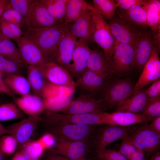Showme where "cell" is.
<instances>
[{"label":"cell","instance_id":"cell-25","mask_svg":"<svg viewBox=\"0 0 160 160\" xmlns=\"http://www.w3.org/2000/svg\"><path fill=\"white\" fill-rule=\"evenodd\" d=\"M106 124L127 126L149 123L146 118L141 114L125 112L106 113Z\"/></svg>","mask_w":160,"mask_h":160},{"label":"cell","instance_id":"cell-18","mask_svg":"<svg viewBox=\"0 0 160 160\" xmlns=\"http://www.w3.org/2000/svg\"><path fill=\"white\" fill-rule=\"evenodd\" d=\"M88 44L83 39L77 40L72 58L73 63L67 69L70 73L77 78L87 68L89 58L92 51Z\"/></svg>","mask_w":160,"mask_h":160},{"label":"cell","instance_id":"cell-5","mask_svg":"<svg viewBox=\"0 0 160 160\" xmlns=\"http://www.w3.org/2000/svg\"><path fill=\"white\" fill-rule=\"evenodd\" d=\"M148 124H138L127 135L145 156H151L158 151L160 148V135L150 129Z\"/></svg>","mask_w":160,"mask_h":160},{"label":"cell","instance_id":"cell-56","mask_svg":"<svg viewBox=\"0 0 160 160\" xmlns=\"http://www.w3.org/2000/svg\"><path fill=\"white\" fill-rule=\"evenodd\" d=\"M0 160H7L6 156L1 151L0 148Z\"/></svg>","mask_w":160,"mask_h":160},{"label":"cell","instance_id":"cell-28","mask_svg":"<svg viewBox=\"0 0 160 160\" xmlns=\"http://www.w3.org/2000/svg\"><path fill=\"white\" fill-rule=\"evenodd\" d=\"M54 18L57 24L65 22L68 0H39Z\"/></svg>","mask_w":160,"mask_h":160},{"label":"cell","instance_id":"cell-46","mask_svg":"<svg viewBox=\"0 0 160 160\" xmlns=\"http://www.w3.org/2000/svg\"><path fill=\"white\" fill-rule=\"evenodd\" d=\"M0 30L2 34L7 37L9 39H12L15 41L16 40L12 33L7 22L2 18L0 20Z\"/></svg>","mask_w":160,"mask_h":160},{"label":"cell","instance_id":"cell-53","mask_svg":"<svg viewBox=\"0 0 160 160\" xmlns=\"http://www.w3.org/2000/svg\"><path fill=\"white\" fill-rule=\"evenodd\" d=\"M11 160H26L23 153L21 151L17 153Z\"/></svg>","mask_w":160,"mask_h":160},{"label":"cell","instance_id":"cell-34","mask_svg":"<svg viewBox=\"0 0 160 160\" xmlns=\"http://www.w3.org/2000/svg\"><path fill=\"white\" fill-rule=\"evenodd\" d=\"M1 18L8 22L16 25L20 28L24 29V30L27 28L26 22L23 17L15 9L11 7L9 5L8 2Z\"/></svg>","mask_w":160,"mask_h":160},{"label":"cell","instance_id":"cell-57","mask_svg":"<svg viewBox=\"0 0 160 160\" xmlns=\"http://www.w3.org/2000/svg\"><path fill=\"white\" fill-rule=\"evenodd\" d=\"M9 39L4 35L0 30V41L3 39Z\"/></svg>","mask_w":160,"mask_h":160},{"label":"cell","instance_id":"cell-17","mask_svg":"<svg viewBox=\"0 0 160 160\" xmlns=\"http://www.w3.org/2000/svg\"><path fill=\"white\" fill-rule=\"evenodd\" d=\"M68 27L60 39L53 61L67 70L72 61L77 40L70 33Z\"/></svg>","mask_w":160,"mask_h":160},{"label":"cell","instance_id":"cell-16","mask_svg":"<svg viewBox=\"0 0 160 160\" xmlns=\"http://www.w3.org/2000/svg\"><path fill=\"white\" fill-rule=\"evenodd\" d=\"M108 80L87 68L75 82L76 88L82 92V93L93 97L99 93H102V95Z\"/></svg>","mask_w":160,"mask_h":160},{"label":"cell","instance_id":"cell-23","mask_svg":"<svg viewBox=\"0 0 160 160\" xmlns=\"http://www.w3.org/2000/svg\"><path fill=\"white\" fill-rule=\"evenodd\" d=\"M87 68L106 79H108L114 73L104 53L97 50H92L89 58Z\"/></svg>","mask_w":160,"mask_h":160},{"label":"cell","instance_id":"cell-12","mask_svg":"<svg viewBox=\"0 0 160 160\" xmlns=\"http://www.w3.org/2000/svg\"><path fill=\"white\" fill-rule=\"evenodd\" d=\"M92 149V145L86 142L59 139H56V143L52 147V152L70 160H81L85 158Z\"/></svg>","mask_w":160,"mask_h":160},{"label":"cell","instance_id":"cell-14","mask_svg":"<svg viewBox=\"0 0 160 160\" xmlns=\"http://www.w3.org/2000/svg\"><path fill=\"white\" fill-rule=\"evenodd\" d=\"M159 52L155 47L150 58L142 70L138 81L132 90L129 97L145 86L160 78V61Z\"/></svg>","mask_w":160,"mask_h":160},{"label":"cell","instance_id":"cell-47","mask_svg":"<svg viewBox=\"0 0 160 160\" xmlns=\"http://www.w3.org/2000/svg\"><path fill=\"white\" fill-rule=\"evenodd\" d=\"M2 74L0 72V92L5 94L12 97H14V94L5 84L2 79Z\"/></svg>","mask_w":160,"mask_h":160},{"label":"cell","instance_id":"cell-15","mask_svg":"<svg viewBox=\"0 0 160 160\" xmlns=\"http://www.w3.org/2000/svg\"><path fill=\"white\" fill-rule=\"evenodd\" d=\"M27 28H50L58 25L54 18L39 0L32 4L26 20Z\"/></svg>","mask_w":160,"mask_h":160},{"label":"cell","instance_id":"cell-45","mask_svg":"<svg viewBox=\"0 0 160 160\" xmlns=\"http://www.w3.org/2000/svg\"><path fill=\"white\" fill-rule=\"evenodd\" d=\"M44 149L52 148L56 143V139L51 134H46L37 140Z\"/></svg>","mask_w":160,"mask_h":160},{"label":"cell","instance_id":"cell-48","mask_svg":"<svg viewBox=\"0 0 160 160\" xmlns=\"http://www.w3.org/2000/svg\"><path fill=\"white\" fill-rule=\"evenodd\" d=\"M148 124V126L151 130L160 135V116L156 118Z\"/></svg>","mask_w":160,"mask_h":160},{"label":"cell","instance_id":"cell-3","mask_svg":"<svg viewBox=\"0 0 160 160\" xmlns=\"http://www.w3.org/2000/svg\"><path fill=\"white\" fill-rule=\"evenodd\" d=\"M92 36L93 41L96 43L103 49L110 64L112 55L117 42L104 19L95 10L92 11Z\"/></svg>","mask_w":160,"mask_h":160},{"label":"cell","instance_id":"cell-8","mask_svg":"<svg viewBox=\"0 0 160 160\" xmlns=\"http://www.w3.org/2000/svg\"><path fill=\"white\" fill-rule=\"evenodd\" d=\"M42 119L44 121L80 125H100L106 123L105 112L70 114L48 111Z\"/></svg>","mask_w":160,"mask_h":160},{"label":"cell","instance_id":"cell-36","mask_svg":"<svg viewBox=\"0 0 160 160\" xmlns=\"http://www.w3.org/2000/svg\"><path fill=\"white\" fill-rule=\"evenodd\" d=\"M23 147L21 152L26 160H38L44 150L37 140L28 142Z\"/></svg>","mask_w":160,"mask_h":160},{"label":"cell","instance_id":"cell-26","mask_svg":"<svg viewBox=\"0 0 160 160\" xmlns=\"http://www.w3.org/2000/svg\"><path fill=\"white\" fill-rule=\"evenodd\" d=\"M15 101L18 108L30 116H38L45 108L42 99L35 95L29 94L22 96Z\"/></svg>","mask_w":160,"mask_h":160},{"label":"cell","instance_id":"cell-35","mask_svg":"<svg viewBox=\"0 0 160 160\" xmlns=\"http://www.w3.org/2000/svg\"><path fill=\"white\" fill-rule=\"evenodd\" d=\"M23 116L18 107L12 103L0 105V122L20 119Z\"/></svg>","mask_w":160,"mask_h":160},{"label":"cell","instance_id":"cell-43","mask_svg":"<svg viewBox=\"0 0 160 160\" xmlns=\"http://www.w3.org/2000/svg\"><path fill=\"white\" fill-rule=\"evenodd\" d=\"M148 0H114L117 7L121 11L126 10L132 7L139 5L143 6Z\"/></svg>","mask_w":160,"mask_h":160},{"label":"cell","instance_id":"cell-54","mask_svg":"<svg viewBox=\"0 0 160 160\" xmlns=\"http://www.w3.org/2000/svg\"><path fill=\"white\" fill-rule=\"evenodd\" d=\"M6 134H8V131L6 127H4L0 122V137Z\"/></svg>","mask_w":160,"mask_h":160},{"label":"cell","instance_id":"cell-21","mask_svg":"<svg viewBox=\"0 0 160 160\" xmlns=\"http://www.w3.org/2000/svg\"><path fill=\"white\" fill-rule=\"evenodd\" d=\"M145 9L147 22L159 51L160 47V1L148 0L143 6Z\"/></svg>","mask_w":160,"mask_h":160},{"label":"cell","instance_id":"cell-31","mask_svg":"<svg viewBox=\"0 0 160 160\" xmlns=\"http://www.w3.org/2000/svg\"><path fill=\"white\" fill-rule=\"evenodd\" d=\"M27 80L31 89L35 95L42 96L47 81L37 68L28 65L27 68Z\"/></svg>","mask_w":160,"mask_h":160},{"label":"cell","instance_id":"cell-33","mask_svg":"<svg viewBox=\"0 0 160 160\" xmlns=\"http://www.w3.org/2000/svg\"><path fill=\"white\" fill-rule=\"evenodd\" d=\"M95 11L104 19L111 20L114 17L117 8L116 4L113 0H93Z\"/></svg>","mask_w":160,"mask_h":160},{"label":"cell","instance_id":"cell-37","mask_svg":"<svg viewBox=\"0 0 160 160\" xmlns=\"http://www.w3.org/2000/svg\"><path fill=\"white\" fill-rule=\"evenodd\" d=\"M141 114L145 116L149 121L160 116V97L148 99Z\"/></svg>","mask_w":160,"mask_h":160},{"label":"cell","instance_id":"cell-4","mask_svg":"<svg viewBox=\"0 0 160 160\" xmlns=\"http://www.w3.org/2000/svg\"><path fill=\"white\" fill-rule=\"evenodd\" d=\"M135 84L128 78L118 79L111 82L108 81L101 96L104 108H111L129 97Z\"/></svg>","mask_w":160,"mask_h":160},{"label":"cell","instance_id":"cell-52","mask_svg":"<svg viewBox=\"0 0 160 160\" xmlns=\"http://www.w3.org/2000/svg\"><path fill=\"white\" fill-rule=\"evenodd\" d=\"M9 0H0V18L2 15Z\"/></svg>","mask_w":160,"mask_h":160},{"label":"cell","instance_id":"cell-40","mask_svg":"<svg viewBox=\"0 0 160 160\" xmlns=\"http://www.w3.org/2000/svg\"><path fill=\"white\" fill-rule=\"evenodd\" d=\"M34 0H9L8 4L22 15L26 23L29 10Z\"/></svg>","mask_w":160,"mask_h":160},{"label":"cell","instance_id":"cell-24","mask_svg":"<svg viewBox=\"0 0 160 160\" xmlns=\"http://www.w3.org/2000/svg\"><path fill=\"white\" fill-rule=\"evenodd\" d=\"M144 88L137 91L127 99L118 104L114 112H125L141 114L148 99Z\"/></svg>","mask_w":160,"mask_h":160},{"label":"cell","instance_id":"cell-27","mask_svg":"<svg viewBox=\"0 0 160 160\" xmlns=\"http://www.w3.org/2000/svg\"><path fill=\"white\" fill-rule=\"evenodd\" d=\"M95 10L93 6L84 0H68L65 22L71 23L87 11Z\"/></svg>","mask_w":160,"mask_h":160},{"label":"cell","instance_id":"cell-38","mask_svg":"<svg viewBox=\"0 0 160 160\" xmlns=\"http://www.w3.org/2000/svg\"><path fill=\"white\" fill-rule=\"evenodd\" d=\"M25 65L8 60L0 56V72L5 76L20 75L23 65Z\"/></svg>","mask_w":160,"mask_h":160},{"label":"cell","instance_id":"cell-55","mask_svg":"<svg viewBox=\"0 0 160 160\" xmlns=\"http://www.w3.org/2000/svg\"><path fill=\"white\" fill-rule=\"evenodd\" d=\"M150 160H160V153L156 152L151 156Z\"/></svg>","mask_w":160,"mask_h":160},{"label":"cell","instance_id":"cell-32","mask_svg":"<svg viewBox=\"0 0 160 160\" xmlns=\"http://www.w3.org/2000/svg\"><path fill=\"white\" fill-rule=\"evenodd\" d=\"M0 56L9 60L26 64L22 58L18 48L9 39L0 41Z\"/></svg>","mask_w":160,"mask_h":160},{"label":"cell","instance_id":"cell-19","mask_svg":"<svg viewBox=\"0 0 160 160\" xmlns=\"http://www.w3.org/2000/svg\"><path fill=\"white\" fill-rule=\"evenodd\" d=\"M39 116H30L21 121L7 127L8 134L13 136L18 144L23 145L27 143L36 128L38 121L41 120Z\"/></svg>","mask_w":160,"mask_h":160},{"label":"cell","instance_id":"cell-6","mask_svg":"<svg viewBox=\"0 0 160 160\" xmlns=\"http://www.w3.org/2000/svg\"><path fill=\"white\" fill-rule=\"evenodd\" d=\"M108 24L117 42L129 45L135 49L143 29L119 16L114 17Z\"/></svg>","mask_w":160,"mask_h":160},{"label":"cell","instance_id":"cell-2","mask_svg":"<svg viewBox=\"0 0 160 160\" xmlns=\"http://www.w3.org/2000/svg\"><path fill=\"white\" fill-rule=\"evenodd\" d=\"M50 133L56 139L80 141L92 145L100 125H80L57 122L44 121Z\"/></svg>","mask_w":160,"mask_h":160},{"label":"cell","instance_id":"cell-7","mask_svg":"<svg viewBox=\"0 0 160 160\" xmlns=\"http://www.w3.org/2000/svg\"><path fill=\"white\" fill-rule=\"evenodd\" d=\"M100 127L92 145L97 154L111 143L126 137L138 124L127 126L104 124Z\"/></svg>","mask_w":160,"mask_h":160},{"label":"cell","instance_id":"cell-20","mask_svg":"<svg viewBox=\"0 0 160 160\" xmlns=\"http://www.w3.org/2000/svg\"><path fill=\"white\" fill-rule=\"evenodd\" d=\"M15 41L22 58L26 64L36 67L45 63L41 52L32 41L22 36Z\"/></svg>","mask_w":160,"mask_h":160},{"label":"cell","instance_id":"cell-1","mask_svg":"<svg viewBox=\"0 0 160 160\" xmlns=\"http://www.w3.org/2000/svg\"><path fill=\"white\" fill-rule=\"evenodd\" d=\"M70 23H65L44 28H26L22 36L32 41L39 48L45 63L53 62L59 42Z\"/></svg>","mask_w":160,"mask_h":160},{"label":"cell","instance_id":"cell-44","mask_svg":"<svg viewBox=\"0 0 160 160\" xmlns=\"http://www.w3.org/2000/svg\"><path fill=\"white\" fill-rule=\"evenodd\" d=\"M145 92L148 99L160 97V78L151 84Z\"/></svg>","mask_w":160,"mask_h":160},{"label":"cell","instance_id":"cell-49","mask_svg":"<svg viewBox=\"0 0 160 160\" xmlns=\"http://www.w3.org/2000/svg\"><path fill=\"white\" fill-rule=\"evenodd\" d=\"M7 22L12 33L16 38V40L22 36L23 34V31H22L21 28L16 24Z\"/></svg>","mask_w":160,"mask_h":160},{"label":"cell","instance_id":"cell-50","mask_svg":"<svg viewBox=\"0 0 160 160\" xmlns=\"http://www.w3.org/2000/svg\"><path fill=\"white\" fill-rule=\"evenodd\" d=\"M128 159L129 160H146L145 156L143 152L138 149L129 156Z\"/></svg>","mask_w":160,"mask_h":160},{"label":"cell","instance_id":"cell-39","mask_svg":"<svg viewBox=\"0 0 160 160\" xmlns=\"http://www.w3.org/2000/svg\"><path fill=\"white\" fill-rule=\"evenodd\" d=\"M17 145V140L11 135L6 134L0 137V149L6 156L14 153Z\"/></svg>","mask_w":160,"mask_h":160},{"label":"cell","instance_id":"cell-11","mask_svg":"<svg viewBox=\"0 0 160 160\" xmlns=\"http://www.w3.org/2000/svg\"><path fill=\"white\" fill-rule=\"evenodd\" d=\"M60 110L62 113L76 114L103 112L105 110L101 101L82 93L79 97L68 102Z\"/></svg>","mask_w":160,"mask_h":160},{"label":"cell","instance_id":"cell-59","mask_svg":"<svg viewBox=\"0 0 160 160\" xmlns=\"http://www.w3.org/2000/svg\"><path fill=\"white\" fill-rule=\"evenodd\" d=\"M81 160H90L87 159H86L85 158L82 159Z\"/></svg>","mask_w":160,"mask_h":160},{"label":"cell","instance_id":"cell-58","mask_svg":"<svg viewBox=\"0 0 160 160\" xmlns=\"http://www.w3.org/2000/svg\"><path fill=\"white\" fill-rule=\"evenodd\" d=\"M98 159L99 160H113L104 159Z\"/></svg>","mask_w":160,"mask_h":160},{"label":"cell","instance_id":"cell-29","mask_svg":"<svg viewBox=\"0 0 160 160\" xmlns=\"http://www.w3.org/2000/svg\"><path fill=\"white\" fill-rule=\"evenodd\" d=\"M119 16L131 22L142 29L148 27L146 12L143 6L134 5L128 10L121 11Z\"/></svg>","mask_w":160,"mask_h":160},{"label":"cell","instance_id":"cell-30","mask_svg":"<svg viewBox=\"0 0 160 160\" xmlns=\"http://www.w3.org/2000/svg\"><path fill=\"white\" fill-rule=\"evenodd\" d=\"M4 81L9 89L13 92L21 96L30 94L31 88L25 78L19 74L5 76Z\"/></svg>","mask_w":160,"mask_h":160},{"label":"cell","instance_id":"cell-22","mask_svg":"<svg viewBox=\"0 0 160 160\" xmlns=\"http://www.w3.org/2000/svg\"><path fill=\"white\" fill-rule=\"evenodd\" d=\"M92 12L87 11L70 23V33L77 39H82L88 44L93 43L92 36Z\"/></svg>","mask_w":160,"mask_h":160},{"label":"cell","instance_id":"cell-41","mask_svg":"<svg viewBox=\"0 0 160 160\" xmlns=\"http://www.w3.org/2000/svg\"><path fill=\"white\" fill-rule=\"evenodd\" d=\"M137 150L133 143L127 136L120 144L118 151L128 159Z\"/></svg>","mask_w":160,"mask_h":160},{"label":"cell","instance_id":"cell-51","mask_svg":"<svg viewBox=\"0 0 160 160\" xmlns=\"http://www.w3.org/2000/svg\"><path fill=\"white\" fill-rule=\"evenodd\" d=\"M52 153L48 155L46 160H70L65 156Z\"/></svg>","mask_w":160,"mask_h":160},{"label":"cell","instance_id":"cell-9","mask_svg":"<svg viewBox=\"0 0 160 160\" xmlns=\"http://www.w3.org/2000/svg\"><path fill=\"white\" fill-rule=\"evenodd\" d=\"M110 65L114 73L123 76L130 72L135 65V49L131 46L117 42L113 52Z\"/></svg>","mask_w":160,"mask_h":160},{"label":"cell","instance_id":"cell-42","mask_svg":"<svg viewBox=\"0 0 160 160\" xmlns=\"http://www.w3.org/2000/svg\"><path fill=\"white\" fill-rule=\"evenodd\" d=\"M98 159L113 160H129L118 151L105 148L97 154Z\"/></svg>","mask_w":160,"mask_h":160},{"label":"cell","instance_id":"cell-13","mask_svg":"<svg viewBox=\"0 0 160 160\" xmlns=\"http://www.w3.org/2000/svg\"><path fill=\"white\" fill-rule=\"evenodd\" d=\"M155 47V42L149 28L143 29L135 49V69L139 71L142 70Z\"/></svg>","mask_w":160,"mask_h":160},{"label":"cell","instance_id":"cell-10","mask_svg":"<svg viewBox=\"0 0 160 160\" xmlns=\"http://www.w3.org/2000/svg\"><path fill=\"white\" fill-rule=\"evenodd\" d=\"M36 67L50 83L73 90L76 88L75 82L69 72L55 63H45Z\"/></svg>","mask_w":160,"mask_h":160}]
</instances>
